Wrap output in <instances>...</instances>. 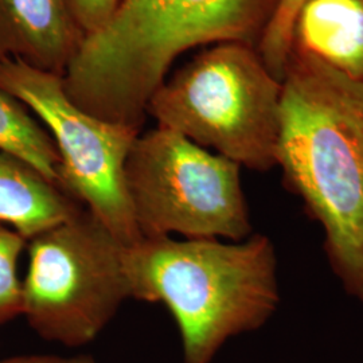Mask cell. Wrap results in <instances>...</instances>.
<instances>
[{"label":"cell","mask_w":363,"mask_h":363,"mask_svg":"<svg viewBox=\"0 0 363 363\" xmlns=\"http://www.w3.org/2000/svg\"><path fill=\"white\" fill-rule=\"evenodd\" d=\"M124 247L85 208L28 240L22 316L31 330L70 349L96 340L130 298Z\"/></svg>","instance_id":"obj_6"},{"label":"cell","mask_w":363,"mask_h":363,"mask_svg":"<svg viewBox=\"0 0 363 363\" xmlns=\"http://www.w3.org/2000/svg\"><path fill=\"white\" fill-rule=\"evenodd\" d=\"M283 82L256 46L220 42L159 86L148 115L159 127L211 148L241 167H276Z\"/></svg>","instance_id":"obj_4"},{"label":"cell","mask_w":363,"mask_h":363,"mask_svg":"<svg viewBox=\"0 0 363 363\" xmlns=\"http://www.w3.org/2000/svg\"><path fill=\"white\" fill-rule=\"evenodd\" d=\"M85 38L70 0H0V62L64 77Z\"/></svg>","instance_id":"obj_8"},{"label":"cell","mask_w":363,"mask_h":363,"mask_svg":"<svg viewBox=\"0 0 363 363\" xmlns=\"http://www.w3.org/2000/svg\"><path fill=\"white\" fill-rule=\"evenodd\" d=\"M120 0H70L73 13L86 35L104 26Z\"/></svg>","instance_id":"obj_14"},{"label":"cell","mask_w":363,"mask_h":363,"mask_svg":"<svg viewBox=\"0 0 363 363\" xmlns=\"http://www.w3.org/2000/svg\"><path fill=\"white\" fill-rule=\"evenodd\" d=\"M0 363H99V361L89 354H78L72 357L57 354H27L1 358Z\"/></svg>","instance_id":"obj_15"},{"label":"cell","mask_w":363,"mask_h":363,"mask_svg":"<svg viewBox=\"0 0 363 363\" xmlns=\"http://www.w3.org/2000/svg\"><path fill=\"white\" fill-rule=\"evenodd\" d=\"M304 0H277L276 7L264 27L257 52L274 77L283 82L292 52V31L295 18Z\"/></svg>","instance_id":"obj_12"},{"label":"cell","mask_w":363,"mask_h":363,"mask_svg":"<svg viewBox=\"0 0 363 363\" xmlns=\"http://www.w3.org/2000/svg\"><path fill=\"white\" fill-rule=\"evenodd\" d=\"M277 0H120L84 39L62 77L91 116L140 130L148 104L182 52L199 45H257Z\"/></svg>","instance_id":"obj_2"},{"label":"cell","mask_w":363,"mask_h":363,"mask_svg":"<svg viewBox=\"0 0 363 363\" xmlns=\"http://www.w3.org/2000/svg\"><path fill=\"white\" fill-rule=\"evenodd\" d=\"M292 50L363 81V0H304L294 23Z\"/></svg>","instance_id":"obj_9"},{"label":"cell","mask_w":363,"mask_h":363,"mask_svg":"<svg viewBox=\"0 0 363 363\" xmlns=\"http://www.w3.org/2000/svg\"><path fill=\"white\" fill-rule=\"evenodd\" d=\"M276 166L325 230L331 268L363 301V81L292 50Z\"/></svg>","instance_id":"obj_1"},{"label":"cell","mask_w":363,"mask_h":363,"mask_svg":"<svg viewBox=\"0 0 363 363\" xmlns=\"http://www.w3.org/2000/svg\"><path fill=\"white\" fill-rule=\"evenodd\" d=\"M0 151L25 160L58 184L60 154L52 136L25 105L1 89Z\"/></svg>","instance_id":"obj_11"},{"label":"cell","mask_w":363,"mask_h":363,"mask_svg":"<svg viewBox=\"0 0 363 363\" xmlns=\"http://www.w3.org/2000/svg\"><path fill=\"white\" fill-rule=\"evenodd\" d=\"M0 89L40 120L60 154L58 186L124 245L142 240L124 167L140 130L91 116L66 94L61 76L15 60L0 62Z\"/></svg>","instance_id":"obj_7"},{"label":"cell","mask_w":363,"mask_h":363,"mask_svg":"<svg viewBox=\"0 0 363 363\" xmlns=\"http://www.w3.org/2000/svg\"><path fill=\"white\" fill-rule=\"evenodd\" d=\"M26 247L22 234L0 222V325L22 316L23 281L18 274V264Z\"/></svg>","instance_id":"obj_13"},{"label":"cell","mask_w":363,"mask_h":363,"mask_svg":"<svg viewBox=\"0 0 363 363\" xmlns=\"http://www.w3.org/2000/svg\"><path fill=\"white\" fill-rule=\"evenodd\" d=\"M84 206L25 160L0 151V222L27 241Z\"/></svg>","instance_id":"obj_10"},{"label":"cell","mask_w":363,"mask_h":363,"mask_svg":"<svg viewBox=\"0 0 363 363\" xmlns=\"http://www.w3.org/2000/svg\"><path fill=\"white\" fill-rule=\"evenodd\" d=\"M241 169L164 127L139 135L124 178L142 238L179 234L242 241L252 235Z\"/></svg>","instance_id":"obj_5"},{"label":"cell","mask_w":363,"mask_h":363,"mask_svg":"<svg viewBox=\"0 0 363 363\" xmlns=\"http://www.w3.org/2000/svg\"><path fill=\"white\" fill-rule=\"evenodd\" d=\"M130 298L163 304L184 363H211L225 343L267 325L280 304L272 240L142 238L123 249Z\"/></svg>","instance_id":"obj_3"}]
</instances>
